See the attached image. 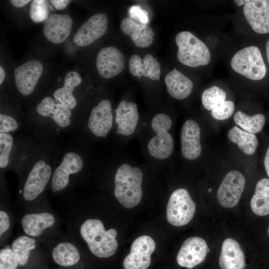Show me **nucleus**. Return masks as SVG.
<instances>
[{"instance_id": "nucleus-1", "label": "nucleus", "mask_w": 269, "mask_h": 269, "mask_svg": "<svg viewBox=\"0 0 269 269\" xmlns=\"http://www.w3.org/2000/svg\"><path fill=\"white\" fill-rule=\"evenodd\" d=\"M142 179V172L138 167L124 163L117 169L114 177V195L125 207L131 208L140 202Z\"/></svg>"}, {"instance_id": "nucleus-2", "label": "nucleus", "mask_w": 269, "mask_h": 269, "mask_svg": "<svg viewBox=\"0 0 269 269\" xmlns=\"http://www.w3.org/2000/svg\"><path fill=\"white\" fill-rule=\"evenodd\" d=\"M80 231L90 251L96 257L107 258L116 253L118 246L116 239L117 232L114 229L106 231L100 220H87L81 225Z\"/></svg>"}, {"instance_id": "nucleus-3", "label": "nucleus", "mask_w": 269, "mask_h": 269, "mask_svg": "<svg viewBox=\"0 0 269 269\" xmlns=\"http://www.w3.org/2000/svg\"><path fill=\"white\" fill-rule=\"evenodd\" d=\"M177 59L182 64L191 67L207 65L211 52L206 44L193 33L182 31L177 34Z\"/></svg>"}, {"instance_id": "nucleus-4", "label": "nucleus", "mask_w": 269, "mask_h": 269, "mask_svg": "<svg viewBox=\"0 0 269 269\" xmlns=\"http://www.w3.org/2000/svg\"><path fill=\"white\" fill-rule=\"evenodd\" d=\"M232 70L248 79L258 81L267 74V67L259 48L245 47L236 52L230 61Z\"/></svg>"}, {"instance_id": "nucleus-5", "label": "nucleus", "mask_w": 269, "mask_h": 269, "mask_svg": "<svg viewBox=\"0 0 269 269\" xmlns=\"http://www.w3.org/2000/svg\"><path fill=\"white\" fill-rule=\"evenodd\" d=\"M172 123L171 118L165 114H157L152 118L151 126L156 134L149 139L147 146L148 152L152 157L163 160L171 155L174 140L169 131Z\"/></svg>"}, {"instance_id": "nucleus-6", "label": "nucleus", "mask_w": 269, "mask_h": 269, "mask_svg": "<svg viewBox=\"0 0 269 269\" xmlns=\"http://www.w3.org/2000/svg\"><path fill=\"white\" fill-rule=\"evenodd\" d=\"M196 204L188 191L184 188L175 190L170 195L166 208L168 222L175 226L187 224L194 216Z\"/></svg>"}, {"instance_id": "nucleus-7", "label": "nucleus", "mask_w": 269, "mask_h": 269, "mask_svg": "<svg viewBox=\"0 0 269 269\" xmlns=\"http://www.w3.org/2000/svg\"><path fill=\"white\" fill-rule=\"evenodd\" d=\"M155 249V242L149 236L142 235L137 238L131 246L130 253L124 260V269H147Z\"/></svg>"}, {"instance_id": "nucleus-8", "label": "nucleus", "mask_w": 269, "mask_h": 269, "mask_svg": "<svg viewBox=\"0 0 269 269\" xmlns=\"http://www.w3.org/2000/svg\"><path fill=\"white\" fill-rule=\"evenodd\" d=\"M245 184V179L241 172L234 170L228 173L217 191L220 205L227 208L235 207L240 200Z\"/></svg>"}, {"instance_id": "nucleus-9", "label": "nucleus", "mask_w": 269, "mask_h": 269, "mask_svg": "<svg viewBox=\"0 0 269 269\" xmlns=\"http://www.w3.org/2000/svg\"><path fill=\"white\" fill-rule=\"evenodd\" d=\"M51 166L43 160L33 165L25 182L22 195L27 201L36 199L44 190L51 175Z\"/></svg>"}, {"instance_id": "nucleus-10", "label": "nucleus", "mask_w": 269, "mask_h": 269, "mask_svg": "<svg viewBox=\"0 0 269 269\" xmlns=\"http://www.w3.org/2000/svg\"><path fill=\"white\" fill-rule=\"evenodd\" d=\"M108 25V18L106 14H95L78 29L73 37V41L79 46H88L105 34Z\"/></svg>"}, {"instance_id": "nucleus-11", "label": "nucleus", "mask_w": 269, "mask_h": 269, "mask_svg": "<svg viewBox=\"0 0 269 269\" xmlns=\"http://www.w3.org/2000/svg\"><path fill=\"white\" fill-rule=\"evenodd\" d=\"M209 252V249L203 239L190 237L182 244L177 255V262L180 267L192 269L203 262Z\"/></svg>"}, {"instance_id": "nucleus-12", "label": "nucleus", "mask_w": 269, "mask_h": 269, "mask_svg": "<svg viewBox=\"0 0 269 269\" xmlns=\"http://www.w3.org/2000/svg\"><path fill=\"white\" fill-rule=\"evenodd\" d=\"M43 70L42 64L36 60L26 62L14 69L16 87L22 95L27 96L33 92Z\"/></svg>"}, {"instance_id": "nucleus-13", "label": "nucleus", "mask_w": 269, "mask_h": 269, "mask_svg": "<svg viewBox=\"0 0 269 269\" xmlns=\"http://www.w3.org/2000/svg\"><path fill=\"white\" fill-rule=\"evenodd\" d=\"M113 126V115L111 102L101 101L90 113L87 127L91 133L98 137H106Z\"/></svg>"}, {"instance_id": "nucleus-14", "label": "nucleus", "mask_w": 269, "mask_h": 269, "mask_svg": "<svg viewBox=\"0 0 269 269\" xmlns=\"http://www.w3.org/2000/svg\"><path fill=\"white\" fill-rule=\"evenodd\" d=\"M83 166V159L78 153L73 151L65 153L52 177L51 186L53 191L64 189L69 183V175L79 172Z\"/></svg>"}, {"instance_id": "nucleus-15", "label": "nucleus", "mask_w": 269, "mask_h": 269, "mask_svg": "<svg viewBox=\"0 0 269 269\" xmlns=\"http://www.w3.org/2000/svg\"><path fill=\"white\" fill-rule=\"evenodd\" d=\"M122 52L114 46L102 48L96 59V67L100 75L105 79L112 78L121 73L125 67Z\"/></svg>"}, {"instance_id": "nucleus-16", "label": "nucleus", "mask_w": 269, "mask_h": 269, "mask_svg": "<svg viewBox=\"0 0 269 269\" xmlns=\"http://www.w3.org/2000/svg\"><path fill=\"white\" fill-rule=\"evenodd\" d=\"M243 13L255 32L269 33V0H249L243 6Z\"/></svg>"}, {"instance_id": "nucleus-17", "label": "nucleus", "mask_w": 269, "mask_h": 269, "mask_svg": "<svg viewBox=\"0 0 269 269\" xmlns=\"http://www.w3.org/2000/svg\"><path fill=\"white\" fill-rule=\"evenodd\" d=\"M201 131L199 125L193 120L183 124L181 131V151L183 156L188 160L198 158L202 151Z\"/></svg>"}, {"instance_id": "nucleus-18", "label": "nucleus", "mask_w": 269, "mask_h": 269, "mask_svg": "<svg viewBox=\"0 0 269 269\" xmlns=\"http://www.w3.org/2000/svg\"><path fill=\"white\" fill-rule=\"evenodd\" d=\"M73 25L71 17L66 14L55 13L45 21L43 32L46 39L54 44L64 42L69 36Z\"/></svg>"}, {"instance_id": "nucleus-19", "label": "nucleus", "mask_w": 269, "mask_h": 269, "mask_svg": "<svg viewBox=\"0 0 269 269\" xmlns=\"http://www.w3.org/2000/svg\"><path fill=\"white\" fill-rule=\"evenodd\" d=\"M115 114L117 133L124 136L133 134L139 120L136 105L133 102L122 100L115 109Z\"/></svg>"}, {"instance_id": "nucleus-20", "label": "nucleus", "mask_w": 269, "mask_h": 269, "mask_svg": "<svg viewBox=\"0 0 269 269\" xmlns=\"http://www.w3.org/2000/svg\"><path fill=\"white\" fill-rule=\"evenodd\" d=\"M37 113L43 117H50L61 128H66L71 123V110L59 102L56 103L51 97H46L36 106Z\"/></svg>"}, {"instance_id": "nucleus-21", "label": "nucleus", "mask_w": 269, "mask_h": 269, "mask_svg": "<svg viewBox=\"0 0 269 269\" xmlns=\"http://www.w3.org/2000/svg\"><path fill=\"white\" fill-rule=\"evenodd\" d=\"M129 70L133 76L138 78L143 76L153 80L160 79V66L157 59L150 54H146L142 59L137 54L132 55L129 60Z\"/></svg>"}, {"instance_id": "nucleus-22", "label": "nucleus", "mask_w": 269, "mask_h": 269, "mask_svg": "<svg viewBox=\"0 0 269 269\" xmlns=\"http://www.w3.org/2000/svg\"><path fill=\"white\" fill-rule=\"evenodd\" d=\"M219 262L221 269H245V255L238 242L231 238L224 241Z\"/></svg>"}, {"instance_id": "nucleus-23", "label": "nucleus", "mask_w": 269, "mask_h": 269, "mask_svg": "<svg viewBox=\"0 0 269 269\" xmlns=\"http://www.w3.org/2000/svg\"><path fill=\"white\" fill-rule=\"evenodd\" d=\"M120 26L122 31L131 38L136 47L145 48L151 45L155 34L150 26L137 23L130 18H124Z\"/></svg>"}, {"instance_id": "nucleus-24", "label": "nucleus", "mask_w": 269, "mask_h": 269, "mask_svg": "<svg viewBox=\"0 0 269 269\" xmlns=\"http://www.w3.org/2000/svg\"><path fill=\"white\" fill-rule=\"evenodd\" d=\"M164 80L168 93L176 99L186 98L192 91V81L176 68L168 73Z\"/></svg>"}, {"instance_id": "nucleus-25", "label": "nucleus", "mask_w": 269, "mask_h": 269, "mask_svg": "<svg viewBox=\"0 0 269 269\" xmlns=\"http://www.w3.org/2000/svg\"><path fill=\"white\" fill-rule=\"evenodd\" d=\"M82 80L81 76L78 72L74 71L68 72L64 78L63 86L54 92V98L70 110L74 109L77 106V100L73 92L81 83Z\"/></svg>"}, {"instance_id": "nucleus-26", "label": "nucleus", "mask_w": 269, "mask_h": 269, "mask_svg": "<svg viewBox=\"0 0 269 269\" xmlns=\"http://www.w3.org/2000/svg\"><path fill=\"white\" fill-rule=\"evenodd\" d=\"M55 222L54 216L50 213L43 212L28 214L23 217L21 225L24 232L29 236L37 237L43 231L51 227Z\"/></svg>"}, {"instance_id": "nucleus-27", "label": "nucleus", "mask_w": 269, "mask_h": 269, "mask_svg": "<svg viewBox=\"0 0 269 269\" xmlns=\"http://www.w3.org/2000/svg\"><path fill=\"white\" fill-rule=\"evenodd\" d=\"M253 212L260 216L269 214V179L262 178L257 183L251 200Z\"/></svg>"}, {"instance_id": "nucleus-28", "label": "nucleus", "mask_w": 269, "mask_h": 269, "mask_svg": "<svg viewBox=\"0 0 269 269\" xmlns=\"http://www.w3.org/2000/svg\"><path fill=\"white\" fill-rule=\"evenodd\" d=\"M229 139L237 145L246 154L252 155L256 152L258 145V140L254 134L242 130L236 126L229 131Z\"/></svg>"}, {"instance_id": "nucleus-29", "label": "nucleus", "mask_w": 269, "mask_h": 269, "mask_svg": "<svg viewBox=\"0 0 269 269\" xmlns=\"http://www.w3.org/2000/svg\"><path fill=\"white\" fill-rule=\"evenodd\" d=\"M52 256L57 265L70 267L76 264L80 259V254L77 248L68 242H62L53 249Z\"/></svg>"}, {"instance_id": "nucleus-30", "label": "nucleus", "mask_w": 269, "mask_h": 269, "mask_svg": "<svg viewBox=\"0 0 269 269\" xmlns=\"http://www.w3.org/2000/svg\"><path fill=\"white\" fill-rule=\"evenodd\" d=\"M235 123L243 130L252 134L261 132L265 123V117L262 114L249 116L241 111L234 115Z\"/></svg>"}, {"instance_id": "nucleus-31", "label": "nucleus", "mask_w": 269, "mask_h": 269, "mask_svg": "<svg viewBox=\"0 0 269 269\" xmlns=\"http://www.w3.org/2000/svg\"><path fill=\"white\" fill-rule=\"evenodd\" d=\"M35 248V240L26 236L15 239L12 244V250L18 262L24 266L28 262L30 252Z\"/></svg>"}, {"instance_id": "nucleus-32", "label": "nucleus", "mask_w": 269, "mask_h": 269, "mask_svg": "<svg viewBox=\"0 0 269 269\" xmlns=\"http://www.w3.org/2000/svg\"><path fill=\"white\" fill-rule=\"evenodd\" d=\"M226 92L217 86L207 88L202 93L201 100L204 107L207 110L212 111L221 103L226 101Z\"/></svg>"}, {"instance_id": "nucleus-33", "label": "nucleus", "mask_w": 269, "mask_h": 269, "mask_svg": "<svg viewBox=\"0 0 269 269\" xmlns=\"http://www.w3.org/2000/svg\"><path fill=\"white\" fill-rule=\"evenodd\" d=\"M13 145V138L8 133H0V167L5 168L8 164Z\"/></svg>"}, {"instance_id": "nucleus-34", "label": "nucleus", "mask_w": 269, "mask_h": 269, "mask_svg": "<svg viewBox=\"0 0 269 269\" xmlns=\"http://www.w3.org/2000/svg\"><path fill=\"white\" fill-rule=\"evenodd\" d=\"M48 1L45 0H32L29 8V16L35 22H41L48 17Z\"/></svg>"}, {"instance_id": "nucleus-35", "label": "nucleus", "mask_w": 269, "mask_h": 269, "mask_svg": "<svg viewBox=\"0 0 269 269\" xmlns=\"http://www.w3.org/2000/svg\"><path fill=\"white\" fill-rule=\"evenodd\" d=\"M235 109V104L232 101L226 100L221 103L211 111L212 116L218 120H225L229 118Z\"/></svg>"}, {"instance_id": "nucleus-36", "label": "nucleus", "mask_w": 269, "mask_h": 269, "mask_svg": "<svg viewBox=\"0 0 269 269\" xmlns=\"http://www.w3.org/2000/svg\"><path fill=\"white\" fill-rule=\"evenodd\" d=\"M18 262L12 250L8 248L0 251V269H16Z\"/></svg>"}, {"instance_id": "nucleus-37", "label": "nucleus", "mask_w": 269, "mask_h": 269, "mask_svg": "<svg viewBox=\"0 0 269 269\" xmlns=\"http://www.w3.org/2000/svg\"><path fill=\"white\" fill-rule=\"evenodd\" d=\"M129 14L131 19L137 23L146 25L149 21L148 12L138 5H132L129 8Z\"/></svg>"}, {"instance_id": "nucleus-38", "label": "nucleus", "mask_w": 269, "mask_h": 269, "mask_svg": "<svg viewBox=\"0 0 269 269\" xmlns=\"http://www.w3.org/2000/svg\"><path fill=\"white\" fill-rule=\"evenodd\" d=\"M18 128L16 120L7 115L0 114V133H8L15 131Z\"/></svg>"}, {"instance_id": "nucleus-39", "label": "nucleus", "mask_w": 269, "mask_h": 269, "mask_svg": "<svg viewBox=\"0 0 269 269\" xmlns=\"http://www.w3.org/2000/svg\"><path fill=\"white\" fill-rule=\"evenodd\" d=\"M9 218L7 213L2 210L0 211V235L6 232L9 228Z\"/></svg>"}, {"instance_id": "nucleus-40", "label": "nucleus", "mask_w": 269, "mask_h": 269, "mask_svg": "<svg viewBox=\"0 0 269 269\" xmlns=\"http://www.w3.org/2000/svg\"><path fill=\"white\" fill-rule=\"evenodd\" d=\"M51 3L57 10H62L66 7L70 2L68 0H50Z\"/></svg>"}, {"instance_id": "nucleus-41", "label": "nucleus", "mask_w": 269, "mask_h": 269, "mask_svg": "<svg viewBox=\"0 0 269 269\" xmlns=\"http://www.w3.org/2000/svg\"><path fill=\"white\" fill-rule=\"evenodd\" d=\"M31 0H11L10 2L12 4L16 7L18 8H21L25 6L27 3L30 2Z\"/></svg>"}, {"instance_id": "nucleus-42", "label": "nucleus", "mask_w": 269, "mask_h": 269, "mask_svg": "<svg viewBox=\"0 0 269 269\" xmlns=\"http://www.w3.org/2000/svg\"><path fill=\"white\" fill-rule=\"evenodd\" d=\"M264 165L266 172L269 177V147H268L264 159Z\"/></svg>"}, {"instance_id": "nucleus-43", "label": "nucleus", "mask_w": 269, "mask_h": 269, "mask_svg": "<svg viewBox=\"0 0 269 269\" xmlns=\"http://www.w3.org/2000/svg\"><path fill=\"white\" fill-rule=\"evenodd\" d=\"M5 71L4 69H3V68L1 66H0V85L3 83L5 79Z\"/></svg>"}, {"instance_id": "nucleus-44", "label": "nucleus", "mask_w": 269, "mask_h": 269, "mask_svg": "<svg viewBox=\"0 0 269 269\" xmlns=\"http://www.w3.org/2000/svg\"><path fill=\"white\" fill-rule=\"evenodd\" d=\"M249 0H234V2L237 5V6H244L245 4H246L248 2Z\"/></svg>"}, {"instance_id": "nucleus-45", "label": "nucleus", "mask_w": 269, "mask_h": 269, "mask_svg": "<svg viewBox=\"0 0 269 269\" xmlns=\"http://www.w3.org/2000/svg\"><path fill=\"white\" fill-rule=\"evenodd\" d=\"M266 55L268 63L269 64V39L268 40L266 45Z\"/></svg>"}, {"instance_id": "nucleus-46", "label": "nucleus", "mask_w": 269, "mask_h": 269, "mask_svg": "<svg viewBox=\"0 0 269 269\" xmlns=\"http://www.w3.org/2000/svg\"><path fill=\"white\" fill-rule=\"evenodd\" d=\"M211 190H212V189L209 188V189H208V192H210L211 191Z\"/></svg>"}, {"instance_id": "nucleus-47", "label": "nucleus", "mask_w": 269, "mask_h": 269, "mask_svg": "<svg viewBox=\"0 0 269 269\" xmlns=\"http://www.w3.org/2000/svg\"><path fill=\"white\" fill-rule=\"evenodd\" d=\"M268 234H269V228H268Z\"/></svg>"}]
</instances>
